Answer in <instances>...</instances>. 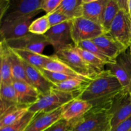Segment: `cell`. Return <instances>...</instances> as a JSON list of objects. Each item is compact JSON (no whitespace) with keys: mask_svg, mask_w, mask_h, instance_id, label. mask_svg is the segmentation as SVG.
I'll return each mask as SVG.
<instances>
[{"mask_svg":"<svg viewBox=\"0 0 131 131\" xmlns=\"http://www.w3.org/2000/svg\"><path fill=\"white\" fill-rule=\"evenodd\" d=\"M124 90L116 77L104 70L91 80L78 98L89 102L92 108L110 111L115 98Z\"/></svg>","mask_w":131,"mask_h":131,"instance_id":"cell-1","label":"cell"},{"mask_svg":"<svg viewBox=\"0 0 131 131\" xmlns=\"http://www.w3.org/2000/svg\"><path fill=\"white\" fill-rule=\"evenodd\" d=\"M109 111L92 108L81 118L70 122L69 131H106L111 129Z\"/></svg>","mask_w":131,"mask_h":131,"instance_id":"cell-2","label":"cell"},{"mask_svg":"<svg viewBox=\"0 0 131 131\" xmlns=\"http://www.w3.org/2000/svg\"><path fill=\"white\" fill-rule=\"evenodd\" d=\"M43 0H14L10 1L8 9L1 23L22 20H32L42 12Z\"/></svg>","mask_w":131,"mask_h":131,"instance_id":"cell-3","label":"cell"},{"mask_svg":"<svg viewBox=\"0 0 131 131\" xmlns=\"http://www.w3.org/2000/svg\"><path fill=\"white\" fill-rule=\"evenodd\" d=\"M75 96L72 93L52 88L47 94L41 95L38 101L29 107V112L42 113L55 111L70 102Z\"/></svg>","mask_w":131,"mask_h":131,"instance_id":"cell-4","label":"cell"},{"mask_svg":"<svg viewBox=\"0 0 131 131\" xmlns=\"http://www.w3.org/2000/svg\"><path fill=\"white\" fill-rule=\"evenodd\" d=\"M54 55L81 76L93 79L101 72L92 67L81 57L74 45L54 52Z\"/></svg>","mask_w":131,"mask_h":131,"instance_id":"cell-5","label":"cell"},{"mask_svg":"<svg viewBox=\"0 0 131 131\" xmlns=\"http://www.w3.org/2000/svg\"><path fill=\"white\" fill-rule=\"evenodd\" d=\"M102 26L84 17L71 20V35L74 46L81 42L92 40L104 34Z\"/></svg>","mask_w":131,"mask_h":131,"instance_id":"cell-6","label":"cell"},{"mask_svg":"<svg viewBox=\"0 0 131 131\" xmlns=\"http://www.w3.org/2000/svg\"><path fill=\"white\" fill-rule=\"evenodd\" d=\"M107 34L129 48L131 43V19L127 11L120 10Z\"/></svg>","mask_w":131,"mask_h":131,"instance_id":"cell-7","label":"cell"},{"mask_svg":"<svg viewBox=\"0 0 131 131\" xmlns=\"http://www.w3.org/2000/svg\"><path fill=\"white\" fill-rule=\"evenodd\" d=\"M44 36L53 47L55 52L74 45L71 35V20L51 27Z\"/></svg>","mask_w":131,"mask_h":131,"instance_id":"cell-8","label":"cell"},{"mask_svg":"<svg viewBox=\"0 0 131 131\" xmlns=\"http://www.w3.org/2000/svg\"><path fill=\"white\" fill-rule=\"evenodd\" d=\"M110 70L118 80L122 86L128 92H131V57L125 51L118 56L114 63L107 65Z\"/></svg>","mask_w":131,"mask_h":131,"instance_id":"cell-9","label":"cell"},{"mask_svg":"<svg viewBox=\"0 0 131 131\" xmlns=\"http://www.w3.org/2000/svg\"><path fill=\"white\" fill-rule=\"evenodd\" d=\"M8 46L12 49L24 50L42 54L46 46L49 43L44 35L29 33L23 37L15 39L5 40Z\"/></svg>","mask_w":131,"mask_h":131,"instance_id":"cell-10","label":"cell"},{"mask_svg":"<svg viewBox=\"0 0 131 131\" xmlns=\"http://www.w3.org/2000/svg\"><path fill=\"white\" fill-rule=\"evenodd\" d=\"M111 130L131 116V100L129 92L124 90L115 98L110 111Z\"/></svg>","mask_w":131,"mask_h":131,"instance_id":"cell-11","label":"cell"},{"mask_svg":"<svg viewBox=\"0 0 131 131\" xmlns=\"http://www.w3.org/2000/svg\"><path fill=\"white\" fill-rule=\"evenodd\" d=\"M62 107L47 113H37L24 131H45L62 119Z\"/></svg>","mask_w":131,"mask_h":131,"instance_id":"cell-12","label":"cell"},{"mask_svg":"<svg viewBox=\"0 0 131 131\" xmlns=\"http://www.w3.org/2000/svg\"><path fill=\"white\" fill-rule=\"evenodd\" d=\"M32 20H22L1 23V40H9L23 37L29 33V27Z\"/></svg>","mask_w":131,"mask_h":131,"instance_id":"cell-13","label":"cell"},{"mask_svg":"<svg viewBox=\"0 0 131 131\" xmlns=\"http://www.w3.org/2000/svg\"><path fill=\"white\" fill-rule=\"evenodd\" d=\"M92 41L107 56L115 61L118 56L127 50V47L107 33H104Z\"/></svg>","mask_w":131,"mask_h":131,"instance_id":"cell-14","label":"cell"},{"mask_svg":"<svg viewBox=\"0 0 131 131\" xmlns=\"http://www.w3.org/2000/svg\"><path fill=\"white\" fill-rule=\"evenodd\" d=\"M23 63L28 81L40 93L41 95L47 94L51 91L54 84L45 78L39 69L29 65L24 61H23Z\"/></svg>","mask_w":131,"mask_h":131,"instance_id":"cell-15","label":"cell"},{"mask_svg":"<svg viewBox=\"0 0 131 131\" xmlns=\"http://www.w3.org/2000/svg\"><path fill=\"white\" fill-rule=\"evenodd\" d=\"M92 108V106L87 101L75 98L63 107L62 119L70 122L79 119L84 116Z\"/></svg>","mask_w":131,"mask_h":131,"instance_id":"cell-16","label":"cell"},{"mask_svg":"<svg viewBox=\"0 0 131 131\" xmlns=\"http://www.w3.org/2000/svg\"><path fill=\"white\" fill-rule=\"evenodd\" d=\"M12 84L17 93L19 104L30 107L40 97V93L29 83L14 80Z\"/></svg>","mask_w":131,"mask_h":131,"instance_id":"cell-17","label":"cell"},{"mask_svg":"<svg viewBox=\"0 0 131 131\" xmlns=\"http://www.w3.org/2000/svg\"><path fill=\"white\" fill-rule=\"evenodd\" d=\"M107 2L108 0H83V17L102 26Z\"/></svg>","mask_w":131,"mask_h":131,"instance_id":"cell-18","label":"cell"},{"mask_svg":"<svg viewBox=\"0 0 131 131\" xmlns=\"http://www.w3.org/2000/svg\"><path fill=\"white\" fill-rule=\"evenodd\" d=\"M92 79L91 78L86 77L71 78L62 83L54 84L53 88L63 92L72 93L76 98H78L86 88Z\"/></svg>","mask_w":131,"mask_h":131,"instance_id":"cell-19","label":"cell"},{"mask_svg":"<svg viewBox=\"0 0 131 131\" xmlns=\"http://www.w3.org/2000/svg\"><path fill=\"white\" fill-rule=\"evenodd\" d=\"M0 59H1V70H0V84H12L14 78L12 72L11 64L8 55V46L5 40H1L0 45Z\"/></svg>","mask_w":131,"mask_h":131,"instance_id":"cell-20","label":"cell"},{"mask_svg":"<svg viewBox=\"0 0 131 131\" xmlns=\"http://www.w3.org/2000/svg\"><path fill=\"white\" fill-rule=\"evenodd\" d=\"M83 0H61L55 11L62 13L70 20L83 17Z\"/></svg>","mask_w":131,"mask_h":131,"instance_id":"cell-21","label":"cell"},{"mask_svg":"<svg viewBox=\"0 0 131 131\" xmlns=\"http://www.w3.org/2000/svg\"><path fill=\"white\" fill-rule=\"evenodd\" d=\"M13 50L23 61L37 69H43L46 64L52 58V56H46L42 54H38L31 51L17 49Z\"/></svg>","mask_w":131,"mask_h":131,"instance_id":"cell-22","label":"cell"},{"mask_svg":"<svg viewBox=\"0 0 131 131\" xmlns=\"http://www.w3.org/2000/svg\"><path fill=\"white\" fill-rule=\"evenodd\" d=\"M8 55L10 64H11L14 80L20 81H23L30 84L27 78L23 61L19 57V56L14 52V50L10 48L8 46Z\"/></svg>","mask_w":131,"mask_h":131,"instance_id":"cell-23","label":"cell"},{"mask_svg":"<svg viewBox=\"0 0 131 131\" xmlns=\"http://www.w3.org/2000/svg\"><path fill=\"white\" fill-rule=\"evenodd\" d=\"M29 107V106L19 104L8 111L3 116L0 117V129L12 125L21 120L28 112Z\"/></svg>","mask_w":131,"mask_h":131,"instance_id":"cell-24","label":"cell"},{"mask_svg":"<svg viewBox=\"0 0 131 131\" xmlns=\"http://www.w3.org/2000/svg\"><path fill=\"white\" fill-rule=\"evenodd\" d=\"M43 69L52 72L61 73L73 77H83L77 74L75 71L69 67L66 63L61 61L54 54L52 55V58L46 64Z\"/></svg>","mask_w":131,"mask_h":131,"instance_id":"cell-25","label":"cell"},{"mask_svg":"<svg viewBox=\"0 0 131 131\" xmlns=\"http://www.w3.org/2000/svg\"><path fill=\"white\" fill-rule=\"evenodd\" d=\"M120 10L117 0H108L104 14L102 26L105 33L109 32L111 24Z\"/></svg>","mask_w":131,"mask_h":131,"instance_id":"cell-26","label":"cell"},{"mask_svg":"<svg viewBox=\"0 0 131 131\" xmlns=\"http://www.w3.org/2000/svg\"><path fill=\"white\" fill-rule=\"evenodd\" d=\"M75 47H79V48L83 49L84 50L89 51L93 55L102 60V61L106 64V65H110V64L114 63L115 62V60L110 58L96 44H95L92 40H85L81 42L78 43Z\"/></svg>","mask_w":131,"mask_h":131,"instance_id":"cell-27","label":"cell"},{"mask_svg":"<svg viewBox=\"0 0 131 131\" xmlns=\"http://www.w3.org/2000/svg\"><path fill=\"white\" fill-rule=\"evenodd\" d=\"M0 100L11 105L19 104L17 93L12 84H0Z\"/></svg>","mask_w":131,"mask_h":131,"instance_id":"cell-28","label":"cell"},{"mask_svg":"<svg viewBox=\"0 0 131 131\" xmlns=\"http://www.w3.org/2000/svg\"><path fill=\"white\" fill-rule=\"evenodd\" d=\"M50 28L48 18L47 15H45L31 22L29 27V32L39 35H44Z\"/></svg>","mask_w":131,"mask_h":131,"instance_id":"cell-29","label":"cell"},{"mask_svg":"<svg viewBox=\"0 0 131 131\" xmlns=\"http://www.w3.org/2000/svg\"><path fill=\"white\" fill-rule=\"evenodd\" d=\"M75 48L81 57L92 67L95 68L99 72H102L104 70V66L106 65V64L104 61L86 50L78 47H75Z\"/></svg>","mask_w":131,"mask_h":131,"instance_id":"cell-30","label":"cell"},{"mask_svg":"<svg viewBox=\"0 0 131 131\" xmlns=\"http://www.w3.org/2000/svg\"><path fill=\"white\" fill-rule=\"evenodd\" d=\"M37 113L29 112L17 122L9 126L0 129V131H24Z\"/></svg>","mask_w":131,"mask_h":131,"instance_id":"cell-31","label":"cell"},{"mask_svg":"<svg viewBox=\"0 0 131 131\" xmlns=\"http://www.w3.org/2000/svg\"><path fill=\"white\" fill-rule=\"evenodd\" d=\"M42 74L44 75L45 78L52 84H58V83H62L65 81L68 80L69 79L74 78H79V77H73L70 75H66V74H61V73L56 72L49 71V70H45L43 69H38Z\"/></svg>","mask_w":131,"mask_h":131,"instance_id":"cell-32","label":"cell"},{"mask_svg":"<svg viewBox=\"0 0 131 131\" xmlns=\"http://www.w3.org/2000/svg\"><path fill=\"white\" fill-rule=\"evenodd\" d=\"M48 18L49 23L50 26L52 27L54 26L58 25L61 24L64 22L70 20L67 17L65 16L62 13L59 12L54 11L51 14H46Z\"/></svg>","mask_w":131,"mask_h":131,"instance_id":"cell-33","label":"cell"},{"mask_svg":"<svg viewBox=\"0 0 131 131\" xmlns=\"http://www.w3.org/2000/svg\"><path fill=\"white\" fill-rule=\"evenodd\" d=\"M61 1V0H43L41 9L46 14H51L57 9Z\"/></svg>","mask_w":131,"mask_h":131,"instance_id":"cell-34","label":"cell"},{"mask_svg":"<svg viewBox=\"0 0 131 131\" xmlns=\"http://www.w3.org/2000/svg\"><path fill=\"white\" fill-rule=\"evenodd\" d=\"M70 123L61 119L45 131H69Z\"/></svg>","mask_w":131,"mask_h":131,"instance_id":"cell-35","label":"cell"},{"mask_svg":"<svg viewBox=\"0 0 131 131\" xmlns=\"http://www.w3.org/2000/svg\"><path fill=\"white\" fill-rule=\"evenodd\" d=\"M111 131H131V116L119 124Z\"/></svg>","mask_w":131,"mask_h":131,"instance_id":"cell-36","label":"cell"},{"mask_svg":"<svg viewBox=\"0 0 131 131\" xmlns=\"http://www.w3.org/2000/svg\"><path fill=\"white\" fill-rule=\"evenodd\" d=\"M120 10H124L128 12V0H117Z\"/></svg>","mask_w":131,"mask_h":131,"instance_id":"cell-37","label":"cell"},{"mask_svg":"<svg viewBox=\"0 0 131 131\" xmlns=\"http://www.w3.org/2000/svg\"><path fill=\"white\" fill-rule=\"evenodd\" d=\"M128 13L131 19V0H128Z\"/></svg>","mask_w":131,"mask_h":131,"instance_id":"cell-38","label":"cell"},{"mask_svg":"<svg viewBox=\"0 0 131 131\" xmlns=\"http://www.w3.org/2000/svg\"><path fill=\"white\" fill-rule=\"evenodd\" d=\"M129 53H130V56L131 57V43L130 44V46H129Z\"/></svg>","mask_w":131,"mask_h":131,"instance_id":"cell-39","label":"cell"},{"mask_svg":"<svg viewBox=\"0 0 131 131\" xmlns=\"http://www.w3.org/2000/svg\"><path fill=\"white\" fill-rule=\"evenodd\" d=\"M129 94H130V100H131V92L129 93Z\"/></svg>","mask_w":131,"mask_h":131,"instance_id":"cell-40","label":"cell"},{"mask_svg":"<svg viewBox=\"0 0 131 131\" xmlns=\"http://www.w3.org/2000/svg\"><path fill=\"white\" fill-rule=\"evenodd\" d=\"M108 130H109V129H108ZM106 131H108V130H106ZM109 131H110V130H109Z\"/></svg>","mask_w":131,"mask_h":131,"instance_id":"cell-41","label":"cell"}]
</instances>
